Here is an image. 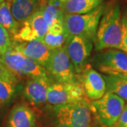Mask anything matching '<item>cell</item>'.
Returning <instances> with one entry per match:
<instances>
[{"instance_id":"28","label":"cell","mask_w":127,"mask_h":127,"mask_svg":"<svg viewBox=\"0 0 127 127\" xmlns=\"http://www.w3.org/2000/svg\"><path fill=\"white\" fill-rule=\"evenodd\" d=\"M4 1H6V2H8V3H10V4H11V1H12V0H4Z\"/></svg>"},{"instance_id":"14","label":"cell","mask_w":127,"mask_h":127,"mask_svg":"<svg viewBox=\"0 0 127 127\" xmlns=\"http://www.w3.org/2000/svg\"><path fill=\"white\" fill-rule=\"evenodd\" d=\"M36 117L34 112L24 104L15 105L9 114L7 127H35Z\"/></svg>"},{"instance_id":"4","label":"cell","mask_w":127,"mask_h":127,"mask_svg":"<svg viewBox=\"0 0 127 127\" xmlns=\"http://www.w3.org/2000/svg\"><path fill=\"white\" fill-rule=\"evenodd\" d=\"M2 62L17 76H24L31 78H49L46 69L13 48L4 55L0 56Z\"/></svg>"},{"instance_id":"13","label":"cell","mask_w":127,"mask_h":127,"mask_svg":"<svg viewBox=\"0 0 127 127\" xmlns=\"http://www.w3.org/2000/svg\"><path fill=\"white\" fill-rule=\"evenodd\" d=\"M50 84L49 78H31L24 88V96L34 105L44 104L47 102V95Z\"/></svg>"},{"instance_id":"3","label":"cell","mask_w":127,"mask_h":127,"mask_svg":"<svg viewBox=\"0 0 127 127\" xmlns=\"http://www.w3.org/2000/svg\"><path fill=\"white\" fill-rule=\"evenodd\" d=\"M48 76L59 83L78 82L76 71L68 57L64 45L51 50L50 59L46 65Z\"/></svg>"},{"instance_id":"8","label":"cell","mask_w":127,"mask_h":127,"mask_svg":"<svg viewBox=\"0 0 127 127\" xmlns=\"http://www.w3.org/2000/svg\"><path fill=\"white\" fill-rule=\"evenodd\" d=\"M95 65L105 75H127V53L117 49H107L95 57Z\"/></svg>"},{"instance_id":"17","label":"cell","mask_w":127,"mask_h":127,"mask_svg":"<svg viewBox=\"0 0 127 127\" xmlns=\"http://www.w3.org/2000/svg\"><path fill=\"white\" fill-rule=\"evenodd\" d=\"M103 0H68L61 3L64 14H83L91 12L102 4Z\"/></svg>"},{"instance_id":"10","label":"cell","mask_w":127,"mask_h":127,"mask_svg":"<svg viewBox=\"0 0 127 127\" xmlns=\"http://www.w3.org/2000/svg\"><path fill=\"white\" fill-rule=\"evenodd\" d=\"M81 81L85 95L94 101L100 99L106 93V83L103 76L86 64L77 76Z\"/></svg>"},{"instance_id":"9","label":"cell","mask_w":127,"mask_h":127,"mask_svg":"<svg viewBox=\"0 0 127 127\" xmlns=\"http://www.w3.org/2000/svg\"><path fill=\"white\" fill-rule=\"evenodd\" d=\"M93 41L86 37L74 35L68 37L64 47L76 72L79 74L86 64L93 49Z\"/></svg>"},{"instance_id":"18","label":"cell","mask_w":127,"mask_h":127,"mask_svg":"<svg viewBox=\"0 0 127 127\" xmlns=\"http://www.w3.org/2000/svg\"><path fill=\"white\" fill-rule=\"evenodd\" d=\"M106 93L115 94L124 101H127V75H104Z\"/></svg>"},{"instance_id":"12","label":"cell","mask_w":127,"mask_h":127,"mask_svg":"<svg viewBox=\"0 0 127 127\" xmlns=\"http://www.w3.org/2000/svg\"><path fill=\"white\" fill-rule=\"evenodd\" d=\"M13 48L45 68L50 59L51 50L40 40L18 42L13 41Z\"/></svg>"},{"instance_id":"29","label":"cell","mask_w":127,"mask_h":127,"mask_svg":"<svg viewBox=\"0 0 127 127\" xmlns=\"http://www.w3.org/2000/svg\"><path fill=\"white\" fill-rule=\"evenodd\" d=\"M3 1H4V0H0V4H1V2H2Z\"/></svg>"},{"instance_id":"11","label":"cell","mask_w":127,"mask_h":127,"mask_svg":"<svg viewBox=\"0 0 127 127\" xmlns=\"http://www.w3.org/2000/svg\"><path fill=\"white\" fill-rule=\"evenodd\" d=\"M48 30V25L40 10L36 11L22 24L14 36V41L29 42L42 40Z\"/></svg>"},{"instance_id":"21","label":"cell","mask_w":127,"mask_h":127,"mask_svg":"<svg viewBox=\"0 0 127 127\" xmlns=\"http://www.w3.org/2000/svg\"><path fill=\"white\" fill-rule=\"evenodd\" d=\"M16 91V84L0 81V106L9 103Z\"/></svg>"},{"instance_id":"5","label":"cell","mask_w":127,"mask_h":127,"mask_svg":"<svg viewBox=\"0 0 127 127\" xmlns=\"http://www.w3.org/2000/svg\"><path fill=\"white\" fill-rule=\"evenodd\" d=\"M125 105L124 100L111 93H106L91 103L100 123L107 127H112L117 123Z\"/></svg>"},{"instance_id":"23","label":"cell","mask_w":127,"mask_h":127,"mask_svg":"<svg viewBox=\"0 0 127 127\" xmlns=\"http://www.w3.org/2000/svg\"><path fill=\"white\" fill-rule=\"evenodd\" d=\"M0 81L16 84L18 83L17 76L6 66L0 59Z\"/></svg>"},{"instance_id":"6","label":"cell","mask_w":127,"mask_h":127,"mask_svg":"<svg viewBox=\"0 0 127 127\" xmlns=\"http://www.w3.org/2000/svg\"><path fill=\"white\" fill-rule=\"evenodd\" d=\"M57 121L70 127H91V106L86 99L55 107Z\"/></svg>"},{"instance_id":"26","label":"cell","mask_w":127,"mask_h":127,"mask_svg":"<svg viewBox=\"0 0 127 127\" xmlns=\"http://www.w3.org/2000/svg\"><path fill=\"white\" fill-rule=\"evenodd\" d=\"M55 127H70L68 126V124H66V123L62 122H60V121H58L57 122V124L56 125Z\"/></svg>"},{"instance_id":"19","label":"cell","mask_w":127,"mask_h":127,"mask_svg":"<svg viewBox=\"0 0 127 127\" xmlns=\"http://www.w3.org/2000/svg\"><path fill=\"white\" fill-rule=\"evenodd\" d=\"M39 10L45 19L48 28L55 22L63 21L64 14L59 0H42Z\"/></svg>"},{"instance_id":"24","label":"cell","mask_w":127,"mask_h":127,"mask_svg":"<svg viewBox=\"0 0 127 127\" xmlns=\"http://www.w3.org/2000/svg\"><path fill=\"white\" fill-rule=\"evenodd\" d=\"M122 22L123 39L122 45L120 50L127 53V11L122 15Z\"/></svg>"},{"instance_id":"2","label":"cell","mask_w":127,"mask_h":127,"mask_svg":"<svg viewBox=\"0 0 127 127\" xmlns=\"http://www.w3.org/2000/svg\"><path fill=\"white\" fill-rule=\"evenodd\" d=\"M104 8L105 6L102 4L86 14H64L63 23L67 38L74 35H81L94 42Z\"/></svg>"},{"instance_id":"25","label":"cell","mask_w":127,"mask_h":127,"mask_svg":"<svg viewBox=\"0 0 127 127\" xmlns=\"http://www.w3.org/2000/svg\"><path fill=\"white\" fill-rule=\"evenodd\" d=\"M112 127H127V104L125 105L118 121Z\"/></svg>"},{"instance_id":"22","label":"cell","mask_w":127,"mask_h":127,"mask_svg":"<svg viewBox=\"0 0 127 127\" xmlns=\"http://www.w3.org/2000/svg\"><path fill=\"white\" fill-rule=\"evenodd\" d=\"M11 49H13V41L10 33L0 25V56L4 55Z\"/></svg>"},{"instance_id":"27","label":"cell","mask_w":127,"mask_h":127,"mask_svg":"<svg viewBox=\"0 0 127 127\" xmlns=\"http://www.w3.org/2000/svg\"><path fill=\"white\" fill-rule=\"evenodd\" d=\"M68 1V0H59V1H60L61 3H64V2H65V1Z\"/></svg>"},{"instance_id":"15","label":"cell","mask_w":127,"mask_h":127,"mask_svg":"<svg viewBox=\"0 0 127 127\" xmlns=\"http://www.w3.org/2000/svg\"><path fill=\"white\" fill-rule=\"evenodd\" d=\"M42 0H12L10 6L15 20L23 24L40 7Z\"/></svg>"},{"instance_id":"16","label":"cell","mask_w":127,"mask_h":127,"mask_svg":"<svg viewBox=\"0 0 127 127\" xmlns=\"http://www.w3.org/2000/svg\"><path fill=\"white\" fill-rule=\"evenodd\" d=\"M67 40L63 21L55 22L48 28V30L41 41L50 50H55L63 47Z\"/></svg>"},{"instance_id":"20","label":"cell","mask_w":127,"mask_h":127,"mask_svg":"<svg viewBox=\"0 0 127 127\" xmlns=\"http://www.w3.org/2000/svg\"><path fill=\"white\" fill-rule=\"evenodd\" d=\"M0 25L14 36L19 31V23L14 18L10 3L3 1L0 4Z\"/></svg>"},{"instance_id":"1","label":"cell","mask_w":127,"mask_h":127,"mask_svg":"<svg viewBox=\"0 0 127 127\" xmlns=\"http://www.w3.org/2000/svg\"><path fill=\"white\" fill-rule=\"evenodd\" d=\"M122 14L118 3L109 4L104 8L97 30L94 43L96 50H120L122 45Z\"/></svg>"},{"instance_id":"7","label":"cell","mask_w":127,"mask_h":127,"mask_svg":"<svg viewBox=\"0 0 127 127\" xmlns=\"http://www.w3.org/2000/svg\"><path fill=\"white\" fill-rule=\"evenodd\" d=\"M85 93L78 83H59L50 84L47 95V102L60 106L77 102L85 99Z\"/></svg>"}]
</instances>
